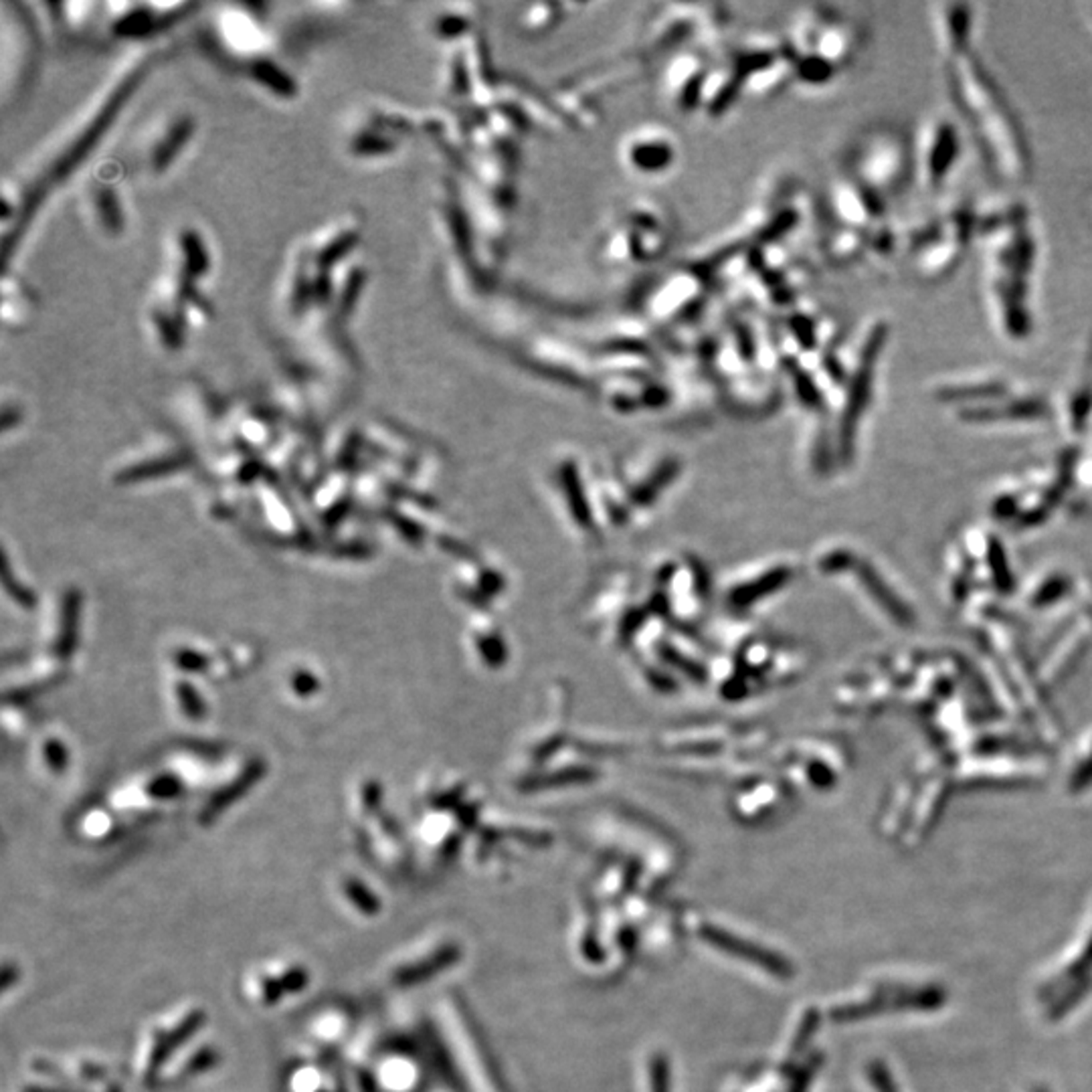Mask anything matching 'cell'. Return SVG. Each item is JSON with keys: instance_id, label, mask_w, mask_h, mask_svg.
<instances>
[{"instance_id": "cell-1", "label": "cell", "mask_w": 1092, "mask_h": 1092, "mask_svg": "<svg viewBox=\"0 0 1092 1092\" xmlns=\"http://www.w3.org/2000/svg\"><path fill=\"white\" fill-rule=\"evenodd\" d=\"M978 243L991 322L1007 342L1030 341L1036 328L1032 287L1038 268V237L1028 205L1004 198L978 206Z\"/></svg>"}, {"instance_id": "cell-2", "label": "cell", "mask_w": 1092, "mask_h": 1092, "mask_svg": "<svg viewBox=\"0 0 1092 1092\" xmlns=\"http://www.w3.org/2000/svg\"><path fill=\"white\" fill-rule=\"evenodd\" d=\"M949 102L991 175L1020 187L1033 172L1030 140L994 73L969 51L942 65Z\"/></svg>"}, {"instance_id": "cell-3", "label": "cell", "mask_w": 1092, "mask_h": 1092, "mask_svg": "<svg viewBox=\"0 0 1092 1092\" xmlns=\"http://www.w3.org/2000/svg\"><path fill=\"white\" fill-rule=\"evenodd\" d=\"M903 243L913 276L923 284H941L978 243V205L967 198L945 203L913 225Z\"/></svg>"}, {"instance_id": "cell-4", "label": "cell", "mask_w": 1092, "mask_h": 1092, "mask_svg": "<svg viewBox=\"0 0 1092 1092\" xmlns=\"http://www.w3.org/2000/svg\"><path fill=\"white\" fill-rule=\"evenodd\" d=\"M851 162V177L890 203L915 178V142L898 128H874L860 138Z\"/></svg>"}, {"instance_id": "cell-5", "label": "cell", "mask_w": 1092, "mask_h": 1092, "mask_svg": "<svg viewBox=\"0 0 1092 1092\" xmlns=\"http://www.w3.org/2000/svg\"><path fill=\"white\" fill-rule=\"evenodd\" d=\"M205 1022V1014L198 1006H177L159 1020L146 1024L142 1036L138 1040L134 1054V1074L144 1085H152L159 1080L162 1066L172 1054V1050L180 1048L185 1042L195 1038Z\"/></svg>"}, {"instance_id": "cell-6", "label": "cell", "mask_w": 1092, "mask_h": 1092, "mask_svg": "<svg viewBox=\"0 0 1092 1092\" xmlns=\"http://www.w3.org/2000/svg\"><path fill=\"white\" fill-rule=\"evenodd\" d=\"M963 152L959 123L949 115H933L915 140V178L926 193H941L953 177Z\"/></svg>"}, {"instance_id": "cell-7", "label": "cell", "mask_w": 1092, "mask_h": 1092, "mask_svg": "<svg viewBox=\"0 0 1092 1092\" xmlns=\"http://www.w3.org/2000/svg\"><path fill=\"white\" fill-rule=\"evenodd\" d=\"M310 986V969L294 959H271L251 967L243 975L241 991L251 1006L261 1009L278 1007L286 997H294Z\"/></svg>"}, {"instance_id": "cell-8", "label": "cell", "mask_w": 1092, "mask_h": 1092, "mask_svg": "<svg viewBox=\"0 0 1092 1092\" xmlns=\"http://www.w3.org/2000/svg\"><path fill=\"white\" fill-rule=\"evenodd\" d=\"M1015 388V380L1007 377L1004 370L971 369L939 378L933 385L931 393L934 401L949 405L957 411H965L1001 399V396L1014 393Z\"/></svg>"}, {"instance_id": "cell-9", "label": "cell", "mask_w": 1092, "mask_h": 1092, "mask_svg": "<svg viewBox=\"0 0 1092 1092\" xmlns=\"http://www.w3.org/2000/svg\"><path fill=\"white\" fill-rule=\"evenodd\" d=\"M957 415L973 425H1038L1052 419L1054 409L1044 395L1028 391V388H1015L1014 393L1001 396V399L973 409L957 411Z\"/></svg>"}, {"instance_id": "cell-10", "label": "cell", "mask_w": 1092, "mask_h": 1092, "mask_svg": "<svg viewBox=\"0 0 1092 1092\" xmlns=\"http://www.w3.org/2000/svg\"><path fill=\"white\" fill-rule=\"evenodd\" d=\"M934 37L945 59L973 51L975 6L967 3L937 5L933 13Z\"/></svg>"}, {"instance_id": "cell-11", "label": "cell", "mask_w": 1092, "mask_h": 1092, "mask_svg": "<svg viewBox=\"0 0 1092 1092\" xmlns=\"http://www.w3.org/2000/svg\"><path fill=\"white\" fill-rule=\"evenodd\" d=\"M217 1060L219 1050L214 1048L211 1042L190 1038L170 1054L167 1064L162 1066L159 1080L162 1085H178V1082L196 1078L201 1077V1074L213 1070Z\"/></svg>"}, {"instance_id": "cell-12", "label": "cell", "mask_w": 1092, "mask_h": 1092, "mask_svg": "<svg viewBox=\"0 0 1092 1092\" xmlns=\"http://www.w3.org/2000/svg\"><path fill=\"white\" fill-rule=\"evenodd\" d=\"M700 934H702V939L710 942V945L724 951V953H728V955L739 957V959H742V961H747L751 965L763 967V969L775 975V978L787 979L793 975L791 965L785 961V959H781L779 955H775V953H771V951H767L763 947H757V945H752V942L734 937V934H731V933L714 929V926H705V929L700 931Z\"/></svg>"}, {"instance_id": "cell-13", "label": "cell", "mask_w": 1092, "mask_h": 1092, "mask_svg": "<svg viewBox=\"0 0 1092 1092\" xmlns=\"http://www.w3.org/2000/svg\"><path fill=\"white\" fill-rule=\"evenodd\" d=\"M354 1025V1014L349 1006L344 1004H330L320 1007L316 1014L310 1017L305 1025V1033L312 1044H316L320 1050H334L350 1036Z\"/></svg>"}, {"instance_id": "cell-14", "label": "cell", "mask_w": 1092, "mask_h": 1092, "mask_svg": "<svg viewBox=\"0 0 1092 1092\" xmlns=\"http://www.w3.org/2000/svg\"><path fill=\"white\" fill-rule=\"evenodd\" d=\"M287 1092H344L342 1080L330 1066L320 1060H304L289 1069Z\"/></svg>"}, {"instance_id": "cell-15", "label": "cell", "mask_w": 1092, "mask_h": 1092, "mask_svg": "<svg viewBox=\"0 0 1092 1092\" xmlns=\"http://www.w3.org/2000/svg\"><path fill=\"white\" fill-rule=\"evenodd\" d=\"M334 892L338 900H341V906L349 910L350 915L359 918H372L378 915L380 900L364 880L354 878V876H346V878H342L341 884H338V890Z\"/></svg>"}, {"instance_id": "cell-16", "label": "cell", "mask_w": 1092, "mask_h": 1092, "mask_svg": "<svg viewBox=\"0 0 1092 1092\" xmlns=\"http://www.w3.org/2000/svg\"><path fill=\"white\" fill-rule=\"evenodd\" d=\"M888 1012L915 1009V1012H933L945 1006L947 991L937 986L921 989H890L887 991Z\"/></svg>"}, {"instance_id": "cell-17", "label": "cell", "mask_w": 1092, "mask_h": 1092, "mask_svg": "<svg viewBox=\"0 0 1092 1092\" xmlns=\"http://www.w3.org/2000/svg\"><path fill=\"white\" fill-rule=\"evenodd\" d=\"M1092 991V979L1085 978L1078 986H1074L1072 989H1069V994H1064L1060 999L1056 1001V1004L1048 1009V1020L1050 1022H1058L1062 1020V1017L1072 1012L1074 1007H1077L1082 999H1085Z\"/></svg>"}, {"instance_id": "cell-18", "label": "cell", "mask_w": 1092, "mask_h": 1092, "mask_svg": "<svg viewBox=\"0 0 1092 1092\" xmlns=\"http://www.w3.org/2000/svg\"><path fill=\"white\" fill-rule=\"evenodd\" d=\"M868 1078H870L872 1087L876 1088V1092H898L896 1082L892 1078V1074L888 1072L887 1066L882 1062H870L868 1064Z\"/></svg>"}, {"instance_id": "cell-19", "label": "cell", "mask_w": 1092, "mask_h": 1092, "mask_svg": "<svg viewBox=\"0 0 1092 1092\" xmlns=\"http://www.w3.org/2000/svg\"><path fill=\"white\" fill-rule=\"evenodd\" d=\"M1090 969H1092V937L1088 941L1087 949L1082 951L1077 961H1074L1069 969L1064 971V978L1066 979H1085V978H1088Z\"/></svg>"}, {"instance_id": "cell-20", "label": "cell", "mask_w": 1092, "mask_h": 1092, "mask_svg": "<svg viewBox=\"0 0 1092 1092\" xmlns=\"http://www.w3.org/2000/svg\"><path fill=\"white\" fill-rule=\"evenodd\" d=\"M651 1080H653V1092H668V1070H666V1062L658 1060L653 1064L651 1070Z\"/></svg>"}, {"instance_id": "cell-21", "label": "cell", "mask_w": 1092, "mask_h": 1092, "mask_svg": "<svg viewBox=\"0 0 1092 1092\" xmlns=\"http://www.w3.org/2000/svg\"><path fill=\"white\" fill-rule=\"evenodd\" d=\"M1088 19H1090V23H1092V6H1088Z\"/></svg>"}, {"instance_id": "cell-22", "label": "cell", "mask_w": 1092, "mask_h": 1092, "mask_svg": "<svg viewBox=\"0 0 1092 1092\" xmlns=\"http://www.w3.org/2000/svg\"><path fill=\"white\" fill-rule=\"evenodd\" d=\"M1036 1092H1048V1090H1044V1088H1040V1090H1036Z\"/></svg>"}, {"instance_id": "cell-23", "label": "cell", "mask_w": 1092, "mask_h": 1092, "mask_svg": "<svg viewBox=\"0 0 1092 1092\" xmlns=\"http://www.w3.org/2000/svg\"><path fill=\"white\" fill-rule=\"evenodd\" d=\"M1088 354H1090V359H1092V346H1090V350H1088Z\"/></svg>"}]
</instances>
